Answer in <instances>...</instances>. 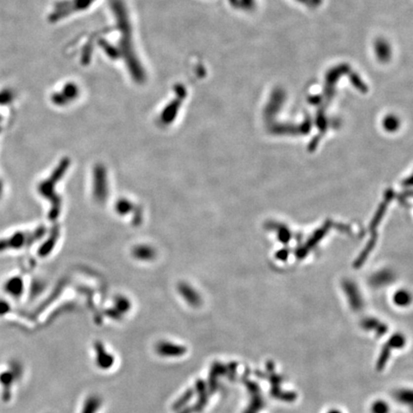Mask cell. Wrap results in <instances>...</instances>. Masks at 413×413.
<instances>
[{"label": "cell", "mask_w": 413, "mask_h": 413, "mask_svg": "<svg viewBox=\"0 0 413 413\" xmlns=\"http://www.w3.org/2000/svg\"><path fill=\"white\" fill-rule=\"evenodd\" d=\"M155 351L162 358L175 359L186 355L187 347L170 340H160L155 345Z\"/></svg>", "instance_id": "obj_1"}, {"label": "cell", "mask_w": 413, "mask_h": 413, "mask_svg": "<svg viewBox=\"0 0 413 413\" xmlns=\"http://www.w3.org/2000/svg\"><path fill=\"white\" fill-rule=\"evenodd\" d=\"M95 349V362L97 367L103 370H108L114 366L115 360L114 356L109 351H107L105 345L98 341L94 345Z\"/></svg>", "instance_id": "obj_2"}, {"label": "cell", "mask_w": 413, "mask_h": 413, "mask_svg": "<svg viewBox=\"0 0 413 413\" xmlns=\"http://www.w3.org/2000/svg\"><path fill=\"white\" fill-rule=\"evenodd\" d=\"M103 407V399L97 394H92L85 399L80 413H98Z\"/></svg>", "instance_id": "obj_3"}, {"label": "cell", "mask_w": 413, "mask_h": 413, "mask_svg": "<svg viewBox=\"0 0 413 413\" xmlns=\"http://www.w3.org/2000/svg\"><path fill=\"white\" fill-rule=\"evenodd\" d=\"M227 374V367L219 363H214L211 370V374H210V381H209V386H210V391L213 393L216 390L217 387V378L219 376H223Z\"/></svg>", "instance_id": "obj_4"}, {"label": "cell", "mask_w": 413, "mask_h": 413, "mask_svg": "<svg viewBox=\"0 0 413 413\" xmlns=\"http://www.w3.org/2000/svg\"><path fill=\"white\" fill-rule=\"evenodd\" d=\"M391 350H392L391 347L387 343H385L382 346V351L380 353V356H379V359H378V362H377V370L382 371V369L384 368L386 363L388 362V359H389L390 355H391Z\"/></svg>", "instance_id": "obj_5"}, {"label": "cell", "mask_w": 413, "mask_h": 413, "mask_svg": "<svg viewBox=\"0 0 413 413\" xmlns=\"http://www.w3.org/2000/svg\"><path fill=\"white\" fill-rule=\"evenodd\" d=\"M386 343L391 347V349H393V348L400 349V348H403L405 346L406 338L401 333H396V334L390 337V338L388 339V341Z\"/></svg>", "instance_id": "obj_6"}, {"label": "cell", "mask_w": 413, "mask_h": 413, "mask_svg": "<svg viewBox=\"0 0 413 413\" xmlns=\"http://www.w3.org/2000/svg\"><path fill=\"white\" fill-rule=\"evenodd\" d=\"M396 400L402 404L412 405L413 404V392L409 389H401L395 394Z\"/></svg>", "instance_id": "obj_7"}, {"label": "cell", "mask_w": 413, "mask_h": 413, "mask_svg": "<svg viewBox=\"0 0 413 413\" xmlns=\"http://www.w3.org/2000/svg\"><path fill=\"white\" fill-rule=\"evenodd\" d=\"M372 413H389V406L386 402L382 400H378L372 404L371 407Z\"/></svg>", "instance_id": "obj_8"}, {"label": "cell", "mask_w": 413, "mask_h": 413, "mask_svg": "<svg viewBox=\"0 0 413 413\" xmlns=\"http://www.w3.org/2000/svg\"><path fill=\"white\" fill-rule=\"evenodd\" d=\"M380 325V322L376 319H366L362 322V326L365 330H368V331H376V329L378 328V326Z\"/></svg>", "instance_id": "obj_9"}, {"label": "cell", "mask_w": 413, "mask_h": 413, "mask_svg": "<svg viewBox=\"0 0 413 413\" xmlns=\"http://www.w3.org/2000/svg\"><path fill=\"white\" fill-rule=\"evenodd\" d=\"M262 408H263V401L261 397H260V395H254V398L252 399V402L250 404L249 410L256 413L260 411Z\"/></svg>", "instance_id": "obj_10"}, {"label": "cell", "mask_w": 413, "mask_h": 413, "mask_svg": "<svg viewBox=\"0 0 413 413\" xmlns=\"http://www.w3.org/2000/svg\"><path fill=\"white\" fill-rule=\"evenodd\" d=\"M395 302L399 305H407L410 302V297L406 293H399L395 296Z\"/></svg>", "instance_id": "obj_11"}, {"label": "cell", "mask_w": 413, "mask_h": 413, "mask_svg": "<svg viewBox=\"0 0 413 413\" xmlns=\"http://www.w3.org/2000/svg\"><path fill=\"white\" fill-rule=\"evenodd\" d=\"M278 399H280L282 401H285V402H293L297 399V394L293 391H285V392L282 391L281 395L279 396Z\"/></svg>", "instance_id": "obj_12"}, {"label": "cell", "mask_w": 413, "mask_h": 413, "mask_svg": "<svg viewBox=\"0 0 413 413\" xmlns=\"http://www.w3.org/2000/svg\"><path fill=\"white\" fill-rule=\"evenodd\" d=\"M246 385L249 389V391L254 395H259L260 394V387L257 383L254 382H250V381H246Z\"/></svg>", "instance_id": "obj_13"}, {"label": "cell", "mask_w": 413, "mask_h": 413, "mask_svg": "<svg viewBox=\"0 0 413 413\" xmlns=\"http://www.w3.org/2000/svg\"><path fill=\"white\" fill-rule=\"evenodd\" d=\"M192 391L191 390H188L186 394H185V396L181 398L178 402H177V408H180V407H182V405H185L187 402H188L189 401V399L191 398L192 396Z\"/></svg>", "instance_id": "obj_14"}, {"label": "cell", "mask_w": 413, "mask_h": 413, "mask_svg": "<svg viewBox=\"0 0 413 413\" xmlns=\"http://www.w3.org/2000/svg\"><path fill=\"white\" fill-rule=\"evenodd\" d=\"M236 367H237V364L234 363V362L230 363L227 367V373H229V377L230 379H233V377L236 373Z\"/></svg>", "instance_id": "obj_15"}, {"label": "cell", "mask_w": 413, "mask_h": 413, "mask_svg": "<svg viewBox=\"0 0 413 413\" xmlns=\"http://www.w3.org/2000/svg\"><path fill=\"white\" fill-rule=\"evenodd\" d=\"M269 380H270V382L272 383V385H280V384H281V382L283 381V378H282L281 376H279V375L273 374V375L269 378Z\"/></svg>", "instance_id": "obj_16"}, {"label": "cell", "mask_w": 413, "mask_h": 413, "mask_svg": "<svg viewBox=\"0 0 413 413\" xmlns=\"http://www.w3.org/2000/svg\"><path fill=\"white\" fill-rule=\"evenodd\" d=\"M386 332H387V326L384 323H380V325L378 326V328L375 331L377 337L383 336Z\"/></svg>", "instance_id": "obj_17"}, {"label": "cell", "mask_w": 413, "mask_h": 413, "mask_svg": "<svg viewBox=\"0 0 413 413\" xmlns=\"http://www.w3.org/2000/svg\"><path fill=\"white\" fill-rule=\"evenodd\" d=\"M266 367H267V369H268L269 371H273V370H274V363H273L272 361H269V362L266 364Z\"/></svg>", "instance_id": "obj_18"}, {"label": "cell", "mask_w": 413, "mask_h": 413, "mask_svg": "<svg viewBox=\"0 0 413 413\" xmlns=\"http://www.w3.org/2000/svg\"><path fill=\"white\" fill-rule=\"evenodd\" d=\"M327 413H341L338 410H331V411H329Z\"/></svg>", "instance_id": "obj_19"}, {"label": "cell", "mask_w": 413, "mask_h": 413, "mask_svg": "<svg viewBox=\"0 0 413 413\" xmlns=\"http://www.w3.org/2000/svg\"><path fill=\"white\" fill-rule=\"evenodd\" d=\"M244 413H253V412H252V411H250V410H248V411H246V412H245Z\"/></svg>", "instance_id": "obj_20"}]
</instances>
